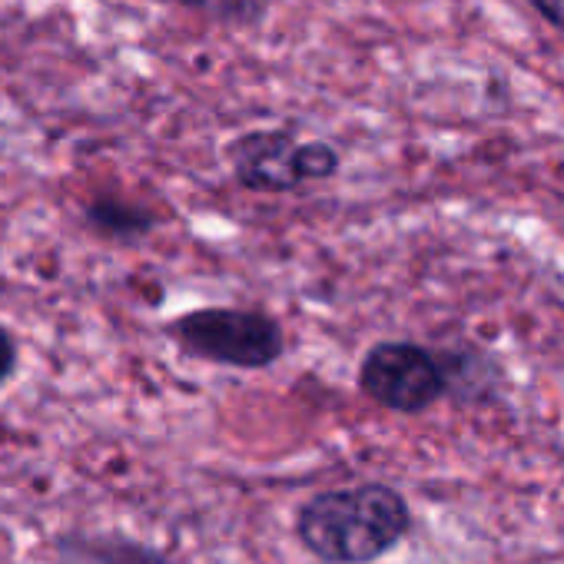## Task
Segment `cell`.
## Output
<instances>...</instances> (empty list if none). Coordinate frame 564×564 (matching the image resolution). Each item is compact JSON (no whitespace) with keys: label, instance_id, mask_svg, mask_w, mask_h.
Masks as SVG:
<instances>
[{"label":"cell","instance_id":"3957f363","mask_svg":"<svg viewBox=\"0 0 564 564\" xmlns=\"http://www.w3.org/2000/svg\"><path fill=\"white\" fill-rule=\"evenodd\" d=\"M236 180L256 193H293L339 173V153L323 143H296L290 133H246L232 147Z\"/></svg>","mask_w":564,"mask_h":564},{"label":"cell","instance_id":"52a82bcc","mask_svg":"<svg viewBox=\"0 0 564 564\" xmlns=\"http://www.w3.org/2000/svg\"><path fill=\"white\" fill-rule=\"evenodd\" d=\"M528 4L551 24L564 34V0H528Z\"/></svg>","mask_w":564,"mask_h":564},{"label":"cell","instance_id":"6da1fadb","mask_svg":"<svg viewBox=\"0 0 564 564\" xmlns=\"http://www.w3.org/2000/svg\"><path fill=\"white\" fill-rule=\"evenodd\" d=\"M409 531V508L386 485H359L316 495L300 511L303 544L333 564H366L382 557Z\"/></svg>","mask_w":564,"mask_h":564},{"label":"cell","instance_id":"ba28073f","mask_svg":"<svg viewBox=\"0 0 564 564\" xmlns=\"http://www.w3.org/2000/svg\"><path fill=\"white\" fill-rule=\"evenodd\" d=\"M14 366H18V349H14V339H11V333L0 326V382H4L11 372H14Z\"/></svg>","mask_w":564,"mask_h":564},{"label":"cell","instance_id":"277c9868","mask_svg":"<svg viewBox=\"0 0 564 564\" xmlns=\"http://www.w3.org/2000/svg\"><path fill=\"white\" fill-rule=\"evenodd\" d=\"M362 392L392 412H425L445 392L442 362L415 343H379L359 369Z\"/></svg>","mask_w":564,"mask_h":564},{"label":"cell","instance_id":"8992f818","mask_svg":"<svg viewBox=\"0 0 564 564\" xmlns=\"http://www.w3.org/2000/svg\"><path fill=\"white\" fill-rule=\"evenodd\" d=\"M163 4H180L193 11H206L223 21H259L262 18V0H163Z\"/></svg>","mask_w":564,"mask_h":564},{"label":"cell","instance_id":"5b68a950","mask_svg":"<svg viewBox=\"0 0 564 564\" xmlns=\"http://www.w3.org/2000/svg\"><path fill=\"white\" fill-rule=\"evenodd\" d=\"M84 216L94 229H100L110 239H140L143 232H150L156 226V216L150 209H140V206L113 199V196L94 199Z\"/></svg>","mask_w":564,"mask_h":564},{"label":"cell","instance_id":"7a4b0ae2","mask_svg":"<svg viewBox=\"0 0 564 564\" xmlns=\"http://www.w3.org/2000/svg\"><path fill=\"white\" fill-rule=\"evenodd\" d=\"M173 336L186 352L232 369H265L286 349L282 326L256 310H196L173 323Z\"/></svg>","mask_w":564,"mask_h":564}]
</instances>
